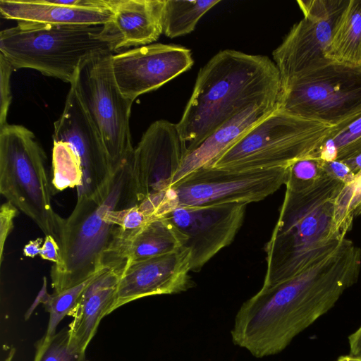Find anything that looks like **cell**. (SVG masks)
<instances>
[{
  "label": "cell",
  "instance_id": "6da1fadb",
  "mask_svg": "<svg viewBox=\"0 0 361 361\" xmlns=\"http://www.w3.org/2000/svg\"><path fill=\"white\" fill-rule=\"evenodd\" d=\"M361 248L345 238L331 254L295 276L262 288L238 310L233 343L262 358L282 352L299 334L329 311L355 285Z\"/></svg>",
  "mask_w": 361,
  "mask_h": 361
},
{
  "label": "cell",
  "instance_id": "7a4b0ae2",
  "mask_svg": "<svg viewBox=\"0 0 361 361\" xmlns=\"http://www.w3.org/2000/svg\"><path fill=\"white\" fill-rule=\"evenodd\" d=\"M346 183L324 166L313 180L285 184L279 216L264 246L262 288L295 276L343 243L350 229L341 221L337 206Z\"/></svg>",
  "mask_w": 361,
  "mask_h": 361
},
{
  "label": "cell",
  "instance_id": "3957f363",
  "mask_svg": "<svg viewBox=\"0 0 361 361\" xmlns=\"http://www.w3.org/2000/svg\"><path fill=\"white\" fill-rule=\"evenodd\" d=\"M280 88L279 73L269 57L231 49L219 51L200 70L176 124L183 157L251 105L276 103Z\"/></svg>",
  "mask_w": 361,
  "mask_h": 361
},
{
  "label": "cell",
  "instance_id": "277c9868",
  "mask_svg": "<svg viewBox=\"0 0 361 361\" xmlns=\"http://www.w3.org/2000/svg\"><path fill=\"white\" fill-rule=\"evenodd\" d=\"M137 204L132 156L99 193L77 197L72 213L62 218L59 226L61 262L50 271L54 293L78 285L103 269L102 258L117 227L107 219L108 214Z\"/></svg>",
  "mask_w": 361,
  "mask_h": 361
},
{
  "label": "cell",
  "instance_id": "5b68a950",
  "mask_svg": "<svg viewBox=\"0 0 361 361\" xmlns=\"http://www.w3.org/2000/svg\"><path fill=\"white\" fill-rule=\"evenodd\" d=\"M102 30V25L18 22L1 31L0 54L14 71L34 69L71 85L84 61L102 52H112Z\"/></svg>",
  "mask_w": 361,
  "mask_h": 361
},
{
  "label": "cell",
  "instance_id": "8992f818",
  "mask_svg": "<svg viewBox=\"0 0 361 361\" xmlns=\"http://www.w3.org/2000/svg\"><path fill=\"white\" fill-rule=\"evenodd\" d=\"M332 126L290 115L276 106L209 166L231 170L288 168L300 159L315 157Z\"/></svg>",
  "mask_w": 361,
  "mask_h": 361
},
{
  "label": "cell",
  "instance_id": "52a82bcc",
  "mask_svg": "<svg viewBox=\"0 0 361 361\" xmlns=\"http://www.w3.org/2000/svg\"><path fill=\"white\" fill-rule=\"evenodd\" d=\"M0 192L58 240L62 217L52 207L46 155L34 133L20 125L0 128Z\"/></svg>",
  "mask_w": 361,
  "mask_h": 361
},
{
  "label": "cell",
  "instance_id": "ba28073f",
  "mask_svg": "<svg viewBox=\"0 0 361 361\" xmlns=\"http://www.w3.org/2000/svg\"><path fill=\"white\" fill-rule=\"evenodd\" d=\"M113 53L105 51L87 59L71 85L104 145L112 172L134 151L130 130L133 100L125 97L112 68Z\"/></svg>",
  "mask_w": 361,
  "mask_h": 361
},
{
  "label": "cell",
  "instance_id": "9c48e42d",
  "mask_svg": "<svg viewBox=\"0 0 361 361\" xmlns=\"http://www.w3.org/2000/svg\"><path fill=\"white\" fill-rule=\"evenodd\" d=\"M360 106L361 67L330 63L281 87L276 106L334 126Z\"/></svg>",
  "mask_w": 361,
  "mask_h": 361
},
{
  "label": "cell",
  "instance_id": "30bf717a",
  "mask_svg": "<svg viewBox=\"0 0 361 361\" xmlns=\"http://www.w3.org/2000/svg\"><path fill=\"white\" fill-rule=\"evenodd\" d=\"M288 168L231 170L204 166L173 185L169 192L175 209L227 203L247 204L263 200L285 185Z\"/></svg>",
  "mask_w": 361,
  "mask_h": 361
},
{
  "label": "cell",
  "instance_id": "8fae6325",
  "mask_svg": "<svg viewBox=\"0 0 361 361\" xmlns=\"http://www.w3.org/2000/svg\"><path fill=\"white\" fill-rule=\"evenodd\" d=\"M348 0L297 1L303 18L272 53L281 87L297 76L331 62L324 54L334 24Z\"/></svg>",
  "mask_w": 361,
  "mask_h": 361
},
{
  "label": "cell",
  "instance_id": "7c38bea8",
  "mask_svg": "<svg viewBox=\"0 0 361 361\" xmlns=\"http://www.w3.org/2000/svg\"><path fill=\"white\" fill-rule=\"evenodd\" d=\"M247 204L227 203L178 207L164 216L185 237L191 271L197 272L228 246L243 225Z\"/></svg>",
  "mask_w": 361,
  "mask_h": 361
},
{
  "label": "cell",
  "instance_id": "4fadbf2b",
  "mask_svg": "<svg viewBox=\"0 0 361 361\" xmlns=\"http://www.w3.org/2000/svg\"><path fill=\"white\" fill-rule=\"evenodd\" d=\"M111 63L121 92L134 101L189 70L194 61L185 47L157 43L113 54Z\"/></svg>",
  "mask_w": 361,
  "mask_h": 361
},
{
  "label": "cell",
  "instance_id": "5bb4252c",
  "mask_svg": "<svg viewBox=\"0 0 361 361\" xmlns=\"http://www.w3.org/2000/svg\"><path fill=\"white\" fill-rule=\"evenodd\" d=\"M53 140L68 144L76 154L82 171L77 197L99 193L113 172L103 141L71 87L63 111L54 123Z\"/></svg>",
  "mask_w": 361,
  "mask_h": 361
},
{
  "label": "cell",
  "instance_id": "9a60e30c",
  "mask_svg": "<svg viewBox=\"0 0 361 361\" xmlns=\"http://www.w3.org/2000/svg\"><path fill=\"white\" fill-rule=\"evenodd\" d=\"M184 155L176 124L152 123L132 155V175L139 203L169 190Z\"/></svg>",
  "mask_w": 361,
  "mask_h": 361
},
{
  "label": "cell",
  "instance_id": "2e32d148",
  "mask_svg": "<svg viewBox=\"0 0 361 361\" xmlns=\"http://www.w3.org/2000/svg\"><path fill=\"white\" fill-rule=\"evenodd\" d=\"M190 267L191 252L185 247L128 264L121 274L113 311L142 298L186 291L194 286Z\"/></svg>",
  "mask_w": 361,
  "mask_h": 361
},
{
  "label": "cell",
  "instance_id": "e0dca14e",
  "mask_svg": "<svg viewBox=\"0 0 361 361\" xmlns=\"http://www.w3.org/2000/svg\"><path fill=\"white\" fill-rule=\"evenodd\" d=\"M185 241L186 237L165 216L133 231L117 226L102 267L121 274L130 264L181 249Z\"/></svg>",
  "mask_w": 361,
  "mask_h": 361
},
{
  "label": "cell",
  "instance_id": "ac0fdd59",
  "mask_svg": "<svg viewBox=\"0 0 361 361\" xmlns=\"http://www.w3.org/2000/svg\"><path fill=\"white\" fill-rule=\"evenodd\" d=\"M113 16L102 25V36L112 52L145 46L163 32L164 0H111Z\"/></svg>",
  "mask_w": 361,
  "mask_h": 361
},
{
  "label": "cell",
  "instance_id": "d6986e66",
  "mask_svg": "<svg viewBox=\"0 0 361 361\" xmlns=\"http://www.w3.org/2000/svg\"><path fill=\"white\" fill-rule=\"evenodd\" d=\"M120 276L114 270L102 269L84 290L68 314L73 317L68 326L71 350L85 353L102 319L113 312Z\"/></svg>",
  "mask_w": 361,
  "mask_h": 361
},
{
  "label": "cell",
  "instance_id": "ffe728a7",
  "mask_svg": "<svg viewBox=\"0 0 361 361\" xmlns=\"http://www.w3.org/2000/svg\"><path fill=\"white\" fill-rule=\"evenodd\" d=\"M276 106V102L254 104L221 125L197 148L183 157L172 179L171 186L194 171L209 166L255 125L271 113Z\"/></svg>",
  "mask_w": 361,
  "mask_h": 361
},
{
  "label": "cell",
  "instance_id": "44dd1931",
  "mask_svg": "<svg viewBox=\"0 0 361 361\" xmlns=\"http://www.w3.org/2000/svg\"><path fill=\"white\" fill-rule=\"evenodd\" d=\"M111 0L100 6L80 7L58 0H1L0 12L6 19L52 25H104L113 16Z\"/></svg>",
  "mask_w": 361,
  "mask_h": 361
},
{
  "label": "cell",
  "instance_id": "7402d4cb",
  "mask_svg": "<svg viewBox=\"0 0 361 361\" xmlns=\"http://www.w3.org/2000/svg\"><path fill=\"white\" fill-rule=\"evenodd\" d=\"M324 56L334 63L361 67V0H348L334 24Z\"/></svg>",
  "mask_w": 361,
  "mask_h": 361
},
{
  "label": "cell",
  "instance_id": "603a6c76",
  "mask_svg": "<svg viewBox=\"0 0 361 361\" xmlns=\"http://www.w3.org/2000/svg\"><path fill=\"white\" fill-rule=\"evenodd\" d=\"M361 155V106L331 128L315 155L322 161H347Z\"/></svg>",
  "mask_w": 361,
  "mask_h": 361
},
{
  "label": "cell",
  "instance_id": "cb8c5ba5",
  "mask_svg": "<svg viewBox=\"0 0 361 361\" xmlns=\"http://www.w3.org/2000/svg\"><path fill=\"white\" fill-rule=\"evenodd\" d=\"M220 0H164L162 29L166 36L175 38L192 32L200 19Z\"/></svg>",
  "mask_w": 361,
  "mask_h": 361
},
{
  "label": "cell",
  "instance_id": "d4e9b609",
  "mask_svg": "<svg viewBox=\"0 0 361 361\" xmlns=\"http://www.w3.org/2000/svg\"><path fill=\"white\" fill-rule=\"evenodd\" d=\"M82 176L80 161L72 148L65 142L54 141L51 180L54 193L69 188H78Z\"/></svg>",
  "mask_w": 361,
  "mask_h": 361
},
{
  "label": "cell",
  "instance_id": "484cf974",
  "mask_svg": "<svg viewBox=\"0 0 361 361\" xmlns=\"http://www.w3.org/2000/svg\"><path fill=\"white\" fill-rule=\"evenodd\" d=\"M102 270L78 285L60 293L46 294L42 303L49 314V319L44 335L51 336L56 333V329L59 322L75 308L84 290Z\"/></svg>",
  "mask_w": 361,
  "mask_h": 361
},
{
  "label": "cell",
  "instance_id": "4316f807",
  "mask_svg": "<svg viewBox=\"0 0 361 361\" xmlns=\"http://www.w3.org/2000/svg\"><path fill=\"white\" fill-rule=\"evenodd\" d=\"M35 348L33 361H87L85 353L71 349L68 327L51 336L44 335L35 343Z\"/></svg>",
  "mask_w": 361,
  "mask_h": 361
},
{
  "label": "cell",
  "instance_id": "83f0119b",
  "mask_svg": "<svg viewBox=\"0 0 361 361\" xmlns=\"http://www.w3.org/2000/svg\"><path fill=\"white\" fill-rule=\"evenodd\" d=\"M14 68L0 54V128L7 123L6 118L11 103V76Z\"/></svg>",
  "mask_w": 361,
  "mask_h": 361
},
{
  "label": "cell",
  "instance_id": "f1b7e54d",
  "mask_svg": "<svg viewBox=\"0 0 361 361\" xmlns=\"http://www.w3.org/2000/svg\"><path fill=\"white\" fill-rule=\"evenodd\" d=\"M18 209L10 202L3 203L0 208V263L4 259L6 239L13 228V221L18 214Z\"/></svg>",
  "mask_w": 361,
  "mask_h": 361
},
{
  "label": "cell",
  "instance_id": "f546056e",
  "mask_svg": "<svg viewBox=\"0 0 361 361\" xmlns=\"http://www.w3.org/2000/svg\"><path fill=\"white\" fill-rule=\"evenodd\" d=\"M40 257L58 264L61 262L60 247L56 239L50 235H45L44 243L41 247Z\"/></svg>",
  "mask_w": 361,
  "mask_h": 361
},
{
  "label": "cell",
  "instance_id": "4dcf8cb0",
  "mask_svg": "<svg viewBox=\"0 0 361 361\" xmlns=\"http://www.w3.org/2000/svg\"><path fill=\"white\" fill-rule=\"evenodd\" d=\"M350 354L361 356V326L349 337Z\"/></svg>",
  "mask_w": 361,
  "mask_h": 361
},
{
  "label": "cell",
  "instance_id": "1f68e13d",
  "mask_svg": "<svg viewBox=\"0 0 361 361\" xmlns=\"http://www.w3.org/2000/svg\"><path fill=\"white\" fill-rule=\"evenodd\" d=\"M43 239L39 238L30 240L23 248V255L28 257H35L40 254Z\"/></svg>",
  "mask_w": 361,
  "mask_h": 361
},
{
  "label": "cell",
  "instance_id": "d6a6232c",
  "mask_svg": "<svg viewBox=\"0 0 361 361\" xmlns=\"http://www.w3.org/2000/svg\"><path fill=\"white\" fill-rule=\"evenodd\" d=\"M337 361H361V356L354 355H346L339 357Z\"/></svg>",
  "mask_w": 361,
  "mask_h": 361
},
{
  "label": "cell",
  "instance_id": "836d02e7",
  "mask_svg": "<svg viewBox=\"0 0 361 361\" xmlns=\"http://www.w3.org/2000/svg\"><path fill=\"white\" fill-rule=\"evenodd\" d=\"M15 354V349H12L4 361H11Z\"/></svg>",
  "mask_w": 361,
  "mask_h": 361
}]
</instances>
